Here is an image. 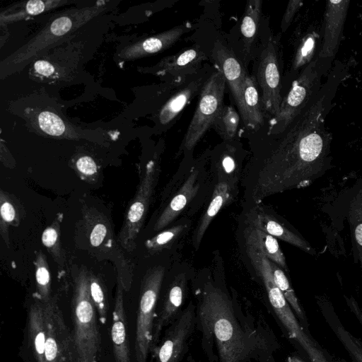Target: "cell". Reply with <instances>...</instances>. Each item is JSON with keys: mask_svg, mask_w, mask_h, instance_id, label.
Masks as SVG:
<instances>
[{"mask_svg": "<svg viewBox=\"0 0 362 362\" xmlns=\"http://www.w3.org/2000/svg\"><path fill=\"white\" fill-rule=\"evenodd\" d=\"M348 68L336 62L318 92L309 100L252 175L247 187L255 204L271 195L305 187L331 167L332 137L325 119Z\"/></svg>", "mask_w": 362, "mask_h": 362, "instance_id": "1", "label": "cell"}, {"mask_svg": "<svg viewBox=\"0 0 362 362\" xmlns=\"http://www.w3.org/2000/svg\"><path fill=\"white\" fill-rule=\"evenodd\" d=\"M197 313L206 339L210 337L216 342L220 362H242L246 358L251 347L236 321L229 298L221 289L207 286Z\"/></svg>", "mask_w": 362, "mask_h": 362, "instance_id": "2", "label": "cell"}, {"mask_svg": "<svg viewBox=\"0 0 362 362\" xmlns=\"http://www.w3.org/2000/svg\"><path fill=\"white\" fill-rule=\"evenodd\" d=\"M100 11L101 8L96 6L72 9L52 19L33 38L1 62V78L23 69L33 59L68 37Z\"/></svg>", "mask_w": 362, "mask_h": 362, "instance_id": "3", "label": "cell"}, {"mask_svg": "<svg viewBox=\"0 0 362 362\" xmlns=\"http://www.w3.org/2000/svg\"><path fill=\"white\" fill-rule=\"evenodd\" d=\"M88 272L81 268L74 280L72 316L76 356L85 362H96L100 351L97 311L90 297Z\"/></svg>", "mask_w": 362, "mask_h": 362, "instance_id": "4", "label": "cell"}, {"mask_svg": "<svg viewBox=\"0 0 362 362\" xmlns=\"http://www.w3.org/2000/svg\"><path fill=\"white\" fill-rule=\"evenodd\" d=\"M332 62L317 55L295 79L287 95L282 99L279 113L270 121L268 134H281L318 92L332 69Z\"/></svg>", "mask_w": 362, "mask_h": 362, "instance_id": "5", "label": "cell"}, {"mask_svg": "<svg viewBox=\"0 0 362 362\" xmlns=\"http://www.w3.org/2000/svg\"><path fill=\"white\" fill-rule=\"evenodd\" d=\"M82 214L90 252L95 254L96 257L113 262L117 272V279L123 283L124 290L129 291L133 269L115 240L113 230L107 217L92 207L85 209Z\"/></svg>", "mask_w": 362, "mask_h": 362, "instance_id": "6", "label": "cell"}, {"mask_svg": "<svg viewBox=\"0 0 362 362\" xmlns=\"http://www.w3.org/2000/svg\"><path fill=\"white\" fill-rule=\"evenodd\" d=\"M164 272V267H154L148 270L141 282L134 345L137 362H146L151 350L153 329L156 316V303Z\"/></svg>", "mask_w": 362, "mask_h": 362, "instance_id": "7", "label": "cell"}, {"mask_svg": "<svg viewBox=\"0 0 362 362\" xmlns=\"http://www.w3.org/2000/svg\"><path fill=\"white\" fill-rule=\"evenodd\" d=\"M223 74L218 70L204 83L198 105L189 124L182 148L191 151L213 124L223 108L226 87Z\"/></svg>", "mask_w": 362, "mask_h": 362, "instance_id": "8", "label": "cell"}, {"mask_svg": "<svg viewBox=\"0 0 362 362\" xmlns=\"http://www.w3.org/2000/svg\"><path fill=\"white\" fill-rule=\"evenodd\" d=\"M158 175V167L154 161L151 160L146 165L136 192L126 210L117 240L119 245L128 252H133L136 247V240L144 223Z\"/></svg>", "mask_w": 362, "mask_h": 362, "instance_id": "9", "label": "cell"}, {"mask_svg": "<svg viewBox=\"0 0 362 362\" xmlns=\"http://www.w3.org/2000/svg\"><path fill=\"white\" fill-rule=\"evenodd\" d=\"M247 250L255 268L262 277L269 302L276 315L286 328L290 338L296 340L305 350L313 342L303 330L291 307L275 284L269 259L252 249Z\"/></svg>", "mask_w": 362, "mask_h": 362, "instance_id": "10", "label": "cell"}, {"mask_svg": "<svg viewBox=\"0 0 362 362\" xmlns=\"http://www.w3.org/2000/svg\"><path fill=\"white\" fill-rule=\"evenodd\" d=\"M197 322L196 308L190 303L168 325L163 337L151 351L156 362H181Z\"/></svg>", "mask_w": 362, "mask_h": 362, "instance_id": "11", "label": "cell"}, {"mask_svg": "<svg viewBox=\"0 0 362 362\" xmlns=\"http://www.w3.org/2000/svg\"><path fill=\"white\" fill-rule=\"evenodd\" d=\"M47 336L45 362H73L75 351L73 335L66 325L54 298L45 303Z\"/></svg>", "mask_w": 362, "mask_h": 362, "instance_id": "12", "label": "cell"}, {"mask_svg": "<svg viewBox=\"0 0 362 362\" xmlns=\"http://www.w3.org/2000/svg\"><path fill=\"white\" fill-rule=\"evenodd\" d=\"M257 81L262 90L264 110L274 117L279 113L282 99L276 45L273 40L268 42L260 54Z\"/></svg>", "mask_w": 362, "mask_h": 362, "instance_id": "13", "label": "cell"}, {"mask_svg": "<svg viewBox=\"0 0 362 362\" xmlns=\"http://www.w3.org/2000/svg\"><path fill=\"white\" fill-rule=\"evenodd\" d=\"M350 1H327L317 57L334 62L338 52Z\"/></svg>", "mask_w": 362, "mask_h": 362, "instance_id": "14", "label": "cell"}, {"mask_svg": "<svg viewBox=\"0 0 362 362\" xmlns=\"http://www.w3.org/2000/svg\"><path fill=\"white\" fill-rule=\"evenodd\" d=\"M246 224L257 228L274 238L285 241L310 255L315 250L293 228L255 204L246 213Z\"/></svg>", "mask_w": 362, "mask_h": 362, "instance_id": "15", "label": "cell"}, {"mask_svg": "<svg viewBox=\"0 0 362 362\" xmlns=\"http://www.w3.org/2000/svg\"><path fill=\"white\" fill-rule=\"evenodd\" d=\"M185 288L186 279L182 274L177 276L168 288L160 312L154 321L151 351L158 344L163 328L168 326L181 313Z\"/></svg>", "mask_w": 362, "mask_h": 362, "instance_id": "16", "label": "cell"}, {"mask_svg": "<svg viewBox=\"0 0 362 362\" xmlns=\"http://www.w3.org/2000/svg\"><path fill=\"white\" fill-rule=\"evenodd\" d=\"M211 54L218 70L223 74L239 110L243 84L247 75L234 53L221 42H214Z\"/></svg>", "mask_w": 362, "mask_h": 362, "instance_id": "17", "label": "cell"}, {"mask_svg": "<svg viewBox=\"0 0 362 362\" xmlns=\"http://www.w3.org/2000/svg\"><path fill=\"white\" fill-rule=\"evenodd\" d=\"M124 291L122 282L117 279L111 328V339L115 362H129L130 360L126 314L124 306Z\"/></svg>", "mask_w": 362, "mask_h": 362, "instance_id": "18", "label": "cell"}, {"mask_svg": "<svg viewBox=\"0 0 362 362\" xmlns=\"http://www.w3.org/2000/svg\"><path fill=\"white\" fill-rule=\"evenodd\" d=\"M188 29V26L182 25L137 42L124 48L119 57L132 59L163 51L177 41Z\"/></svg>", "mask_w": 362, "mask_h": 362, "instance_id": "19", "label": "cell"}, {"mask_svg": "<svg viewBox=\"0 0 362 362\" xmlns=\"http://www.w3.org/2000/svg\"><path fill=\"white\" fill-rule=\"evenodd\" d=\"M198 177L199 170H193L158 218L154 230L158 231L167 226L196 195L199 189Z\"/></svg>", "mask_w": 362, "mask_h": 362, "instance_id": "20", "label": "cell"}, {"mask_svg": "<svg viewBox=\"0 0 362 362\" xmlns=\"http://www.w3.org/2000/svg\"><path fill=\"white\" fill-rule=\"evenodd\" d=\"M244 235L247 248L262 253L282 269L288 272L285 257L276 238L249 225H247Z\"/></svg>", "mask_w": 362, "mask_h": 362, "instance_id": "21", "label": "cell"}, {"mask_svg": "<svg viewBox=\"0 0 362 362\" xmlns=\"http://www.w3.org/2000/svg\"><path fill=\"white\" fill-rule=\"evenodd\" d=\"M28 331L37 362H45V349L47 336L45 309V303L39 298L31 304L29 309Z\"/></svg>", "mask_w": 362, "mask_h": 362, "instance_id": "22", "label": "cell"}, {"mask_svg": "<svg viewBox=\"0 0 362 362\" xmlns=\"http://www.w3.org/2000/svg\"><path fill=\"white\" fill-rule=\"evenodd\" d=\"M239 111L244 124L248 128L256 129L263 124L264 118L256 81L252 76H247L245 80Z\"/></svg>", "mask_w": 362, "mask_h": 362, "instance_id": "23", "label": "cell"}, {"mask_svg": "<svg viewBox=\"0 0 362 362\" xmlns=\"http://www.w3.org/2000/svg\"><path fill=\"white\" fill-rule=\"evenodd\" d=\"M233 187L225 182H219L216 185L211 202L207 209L202 215L193 234V245L197 249L202 238L212 220L221 209L228 202Z\"/></svg>", "mask_w": 362, "mask_h": 362, "instance_id": "24", "label": "cell"}, {"mask_svg": "<svg viewBox=\"0 0 362 362\" xmlns=\"http://www.w3.org/2000/svg\"><path fill=\"white\" fill-rule=\"evenodd\" d=\"M205 58L199 48H189L164 59L159 68L163 74L180 76L195 71Z\"/></svg>", "mask_w": 362, "mask_h": 362, "instance_id": "25", "label": "cell"}, {"mask_svg": "<svg viewBox=\"0 0 362 362\" xmlns=\"http://www.w3.org/2000/svg\"><path fill=\"white\" fill-rule=\"evenodd\" d=\"M25 214L20 202L4 189L0 191V235L6 246H10L9 227L18 226Z\"/></svg>", "mask_w": 362, "mask_h": 362, "instance_id": "26", "label": "cell"}, {"mask_svg": "<svg viewBox=\"0 0 362 362\" xmlns=\"http://www.w3.org/2000/svg\"><path fill=\"white\" fill-rule=\"evenodd\" d=\"M69 4L67 1H42L31 0L18 3L8 8L1 14V23H11L24 18L28 16H35L49 11L63 4Z\"/></svg>", "mask_w": 362, "mask_h": 362, "instance_id": "27", "label": "cell"}, {"mask_svg": "<svg viewBox=\"0 0 362 362\" xmlns=\"http://www.w3.org/2000/svg\"><path fill=\"white\" fill-rule=\"evenodd\" d=\"M346 217L362 274V187L348 203Z\"/></svg>", "mask_w": 362, "mask_h": 362, "instance_id": "28", "label": "cell"}, {"mask_svg": "<svg viewBox=\"0 0 362 362\" xmlns=\"http://www.w3.org/2000/svg\"><path fill=\"white\" fill-rule=\"evenodd\" d=\"M200 86L199 81H194L175 93L161 109L159 115L160 123L166 124L173 121Z\"/></svg>", "mask_w": 362, "mask_h": 362, "instance_id": "29", "label": "cell"}, {"mask_svg": "<svg viewBox=\"0 0 362 362\" xmlns=\"http://www.w3.org/2000/svg\"><path fill=\"white\" fill-rule=\"evenodd\" d=\"M262 1L260 0L247 1L240 26L245 52L250 50L255 39L262 12Z\"/></svg>", "mask_w": 362, "mask_h": 362, "instance_id": "30", "label": "cell"}, {"mask_svg": "<svg viewBox=\"0 0 362 362\" xmlns=\"http://www.w3.org/2000/svg\"><path fill=\"white\" fill-rule=\"evenodd\" d=\"M320 34L315 31L308 33L297 48L292 64V71L296 72L309 64L317 55L320 48Z\"/></svg>", "mask_w": 362, "mask_h": 362, "instance_id": "31", "label": "cell"}, {"mask_svg": "<svg viewBox=\"0 0 362 362\" xmlns=\"http://www.w3.org/2000/svg\"><path fill=\"white\" fill-rule=\"evenodd\" d=\"M63 214H58L52 223L42 232L41 241L48 252L59 267L65 263L64 252L60 242V226Z\"/></svg>", "mask_w": 362, "mask_h": 362, "instance_id": "32", "label": "cell"}, {"mask_svg": "<svg viewBox=\"0 0 362 362\" xmlns=\"http://www.w3.org/2000/svg\"><path fill=\"white\" fill-rule=\"evenodd\" d=\"M34 265L37 298L47 303L52 298V279L47 257L41 250L35 254Z\"/></svg>", "mask_w": 362, "mask_h": 362, "instance_id": "33", "label": "cell"}, {"mask_svg": "<svg viewBox=\"0 0 362 362\" xmlns=\"http://www.w3.org/2000/svg\"><path fill=\"white\" fill-rule=\"evenodd\" d=\"M269 264L272 269L275 284L282 292L296 315L301 321L305 323L306 320L303 309L284 272L279 265L270 259H269Z\"/></svg>", "mask_w": 362, "mask_h": 362, "instance_id": "34", "label": "cell"}, {"mask_svg": "<svg viewBox=\"0 0 362 362\" xmlns=\"http://www.w3.org/2000/svg\"><path fill=\"white\" fill-rule=\"evenodd\" d=\"M88 286L92 303L95 308L101 322L105 323L109 310V303L105 286L98 276L88 274Z\"/></svg>", "mask_w": 362, "mask_h": 362, "instance_id": "35", "label": "cell"}, {"mask_svg": "<svg viewBox=\"0 0 362 362\" xmlns=\"http://www.w3.org/2000/svg\"><path fill=\"white\" fill-rule=\"evenodd\" d=\"M239 121V115L232 106H223L213 127L225 140H230L235 135Z\"/></svg>", "mask_w": 362, "mask_h": 362, "instance_id": "36", "label": "cell"}, {"mask_svg": "<svg viewBox=\"0 0 362 362\" xmlns=\"http://www.w3.org/2000/svg\"><path fill=\"white\" fill-rule=\"evenodd\" d=\"M185 227L183 224L177 225L161 231L146 241V248L148 252L153 253L167 247L182 232Z\"/></svg>", "mask_w": 362, "mask_h": 362, "instance_id": "37", "label": "cell"}, {"mask_svg": "<svg viewBox=\"0 0 362 362\" xmlns=\"http://www.w3.org/2000/svg\"><path fill=\"white\" fill-rule=\"evenodd\" d=\"M40 129L53 136H61L66 132V125L57 115L50 111H42L37 116Z\"/></svg>", "mask_w": 362, "mask_h": 362, "instance_id": "38", "label": "cell"}, {"mask_svg": "<svg viewBox=\"0 0 362 362\" xmlns=\"http://www.w3.org/2000/svg\"><path fill=\"white\" fill-rule=\"evenodd\" d=\"M73 167L83 181L93 182L98 177V168L91 156L83 155L78 157L74 162Z\"/></svg>", "mask_w": 362, "mask_h": 362, "instance_id": "39", "label": "cell"}, {"mask_svg": "<svg viewBox=\"0 0 362 362\" xmlns=\"http://www.w3.org/2000/svg\"><path fill=\"white\" fill-rule=\"evenodd\" d=\"M336 334L350 354L354 362H362V348L349 332L341 326L336 327Z\"/></svg>", "mask_w": 362, "mask_h": 362, "instance_id": "40", "label": "cell"}, {"mask_svg": "<svg viewBox=\"0 0 362 362\" xmlns=\"http://www.w3.org/2000/svg\"><path fill=\"white\" fill-rule=\"evenodd\" d=\"M303 4V2L300 0L289 1L281 20V28L282 32H285L288 29Z\"/></svg>", "mask_w": 362, "mask_h": 362, "instance_id": "41", "label": "cell"}, {"mask_svg": "<svg viewBox=\"0 0 362 362\" xmlns=\"http://www.w3.org/2000/svg\"><path fill=\"white\" fill-rule=\"evenodd\" d=\"M34 69L40 75L49 76L54 72L53 65L45 60H37L34 64Z\"/></svg>", "mask_w": 362, "mask_h": 362, "instance_id": "42", "label": "cell"}, {"mask_svg": "<svg viewBox=\"0 0 362 362\" xmlns=\"http://www.w3.org/2000/svg\"><path fill=\"white\" fill-rule=\"evenodd\" d=\"M312 362H328L323 353L313 344H310L305 350Z\"/></svg>", "mask_w": 362, "mask_h": 362, "instance_id": "43", "label": "cell"}, {"mask_svg": "<svg viewBox=\"0 0 362 362\" xmlns=\"http://www.w3.org/2000/svg\"><path fill=\"white\" fill-rule=\"evenodd\" d=\"M287 362H304V361L296 356H290L287 358Z\"/></svg>", "mask_w": 362, "mask_h": 362, "instance_id": "44", "label": "cell"}, {"mask_svg": "<svg viewBox=\"0 0 362 362\" xmlns=\"http://www.w3.org/2000/svg\"><path fill=\"white\" fill-rule=\"evenodd\" d=\"M73 362H85L83 361L81 358H80L79 357H77L76 356L75 359L74 360Z\"/></svg>", "mask_w": 362, "mask_h": 362, "instance_id": "45", "label": "cell"}, {"mask_svg": "<svg viewBox=\"0 0 362 362\" xmlns=\"http://www.w3.org/2000/svg\"><path fill=\"white\" fill-rule=\"evenodd\" d=\"M187 362H196V361L192 356H189V357H188Z\"/></svg>", "mask_w": 362, "mask_h": 362, "instance_id": "46", "label": "cell"}, {"mask_svg": "<svg viewBox=\"0 0 362 362\" xmlns=\"http://www.w3.org/2000/svg\"><path fill=\"white\" fill-rule=\"evenodd\" d=\"M356 341L358 343V344L360 345V346L362 348V340H360L357 338H356Z\"/></svg>", "mask_w": 362, "mask_h": 362, "instance_id": "47", "label": "cell"}]
</instances>
